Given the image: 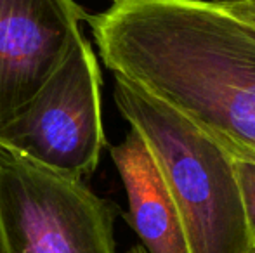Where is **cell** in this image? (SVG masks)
I'll return each mask as SVG.
<instances>
[{
  "mask_svg": "<svg viewBox=\"0 0 255 253\" xmlns=\"http://www.w3.org/2000/svg\"><path fill=\"white\" fill-rule=\"evenodd\" d=\"M115 2H120V0H111V3H115Z\"/></svg>",
  "mask_w": 255,
  "mask_h": 253,
  "instance_id": "obj_10",
  "label": "cell"
},
{
  "mask_svg": "<svg viewBox=\"0 0 255 253\" xmlns=\"http://www.w3.org/2000/svg\"><path fill=\"white\" fill-rule=\"evenodd\" d=\"M115 217L80 179L0 151V253H118Z\"/></svg>",
  "mask_w": 255,
  "mask_h": 253,
  "instance_id": "obj_3",
  "label": "cell"
},
{
  "mask_svg": "<svg viewBox=\"0 0 255 253\" xmlns=\"http://www.w3.org/2000/svg\"><path fill=\"white\" fill-rule=\"evenodd\" d=\"M115 102L151 151L189 253H254L235 160L167 106L115 77Z\"/></svg>",
  "mask_w": 255,
  "mask_h": 253,
  "instance_id": "obj_2",
  "label": "cell"
},
{
  "mask_svg": "<svg viewBox=\"0 0 255 253\" xmlns=\"http://www.w3.org/2000/svg\"><path fill=\"white\" fill-rule=\"evenodd\" d=\"M111 158L127 192V219L148 253H189L175 203L151 151L130 128Z\"/></svg>",
  "mask_w": 255,
  "mask_h": 253,
  "instance_id": "obj_6",
  "label": "cell"
},
{
  "mask_svg": "<svg viewBox=\"0 0 255 253\" xmlns=\"http://www.w3.org/2000/svg\"><path fill=\"white\" fill-rule=\"evenodd\" d=\"M254 253H255V250H254Z\"/></svg>",
  "mask_w": 255,
  "mask_h": 253,
  "instance_id": "obj_11",
  "label": "cell"
},
{
  "mask_svg": "<svg viewBox=\"0 0 255 253\" xmlns=\"http://www.w3.org/2000/svg\"><path fill=\"white\" fill-rule=\"evenodd\" d=\"M85 19L75 0H0V130L63 64Z\"/></svg>",
  "mask_w": 255,
  "mask_h": 253,
  "instance_id": "obj_5",
  "label": "cell"
},
{
  "mask_svg": "<svg viewBox=\"0 0 255 253\" xmlns=\"http://www.w3.org/2000/svg\"><path fill=\"white\" fill-rule=\"evenodd\" d=\"M127 253H148V252H146L144 248L141 247V245H134V247H132Z\"/></svg>",
  "mask_w": 255,
  "mask_h": 253,
  "instance_id": "obj_9",
  "label": "cell"
},
{
  "mask_svg": "<svg viewBox=\"0 0 255 253\" xmlns=\"http://www.w3.org/2000/svg\"><path fill=\"white\" fill-rule=\"evenodd\" d=\"M85 21L113 77L255 165V24L228 0H120Z\"/></svg>",
  "mask_w": 255,
  "mask_h": 253,
  "instance_id": "obj_1",
  "label": "cell"
},
{
  "mask_svg": "<svg viewBox=\"0 0 255 253\" xmlns=\"http://www.w3.org/2000/svg\"><path fill=\"white\" fill-rule=\"evenodd\" d=\"M104 144L101 71L82 35L37 95L0 130V151L82 180L98 169Z\"/></svg>",
  "mask_w": 255,
  "mask_h": 253,
  "instance_id": "obj_4",
  "label": "cell"
},
{
  "mask_svg": "<svg viewBox=\"0 0 255 253\" xmlns=\"http://www.w3.org/2000/svg\"><path fill=\"white\" fill-rule=\"evenodd\" d=\"M228 3L236 12L255 24V0H228Z\"/></svg>",
  "mask_w": 255,
  "mask_h": 253,
  "instance_id": "obj_8",
  "label": "cell"
},
{
  "mask_svg": "<svg viewBox=\"0 0 255 253\" xmlns=\"http://www.w3.org/2000/svg\"><path fill=\"white\" fill-rule=\"evenodd\" d=\"M235 172L236 179H238L240 192H242L247 224H249V231L255 248V165L254 163L236 162L235 160Z\"/></svg>",
  "mask_w": 255,
  "mask_h": 253,
  "instance_id": "obj_7",
  "label": "cell"
}]
</instances>
